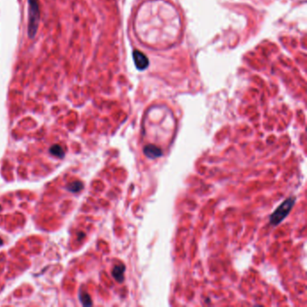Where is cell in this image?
<instances>
[{
	"label": "cell",
	"instance_id": "cell-4",
	"mask_svg": "<svg viewBox=\"0 0 307 307\" xmlns=\"http://www.w3.org/2000/svg\"><path fill=\"white\" fill-rule=\"evenodd\" d=\"M143 153L150 159H156L162 156V151L160 148L154 144H148L143 148Z\"/></svg>",
	"mask_w": 307,
	"mask_h": 307
},
{
	"label": "cell",
	"instance_id": "cell-7",
	"mask_svg": "<svg viewBox=\"0 0 307 307\" xmlns=\"http://www.w3.org/2000/svg\"><path fill=\"white\" fill-rule=\"evenodd\" d=\"M83 183L80 182V181H74L73 183L70 184L68 186V190L70 191V192H73V193H77L78 191H80L81 189H83Z\"/></svg>",
	"mask_w": 307,
	"mask_h": 307
},
{
	"label": "cell",
	"instance_id": "cell-5",
	"mask_svg": "<svg viewBox=\"0 0 307 307\" xmlns=\"http://www.w3.org/2000/svg\"><path fill=\"white\" fill-rule=\"evenodd\" d=\"M125 267L123 264L120 265H116L114 267L113 271H112V275L114 277V278L119 283L125 280Z\"/></svg>",
	"mask_w": 307,
	"mask_h": 307
},
{
	"label": "cell",
	"instance_id": "cell-9",
	"mask_svg": "<svg viewBox=\"0 0 307 307\" xmlns=\"http://www.w3.org/2000/svg\"><path fill=\"white\" fill-rule=\"evenodd\" d=\"M0 208H1V207H0Z\"/></svg>",
	"mask_w": 307,
	"mask_h": 307
},
{
	"label": "cell",
	"instance_id": "cell-3",
	"mask_svg": "<svg viewBox=\"0 0 307 307\" xmlns=\"http://www.w3.org/2000/svg\"><path fill=\"white\" fill-rule=\"evenodd\" d=\"M132 57H133L134 64L138 70H143L147 69V67L149 66V60L142 52L136 50L132 52Z\"/></svg>",
	"mask_w": 307,
	"mask_h": 307
},
{
	"label": "cell",
	"instance_id": "cell-2",
	"mask_svg": "<svg viewBox=\"0 0 307 307\" xmlns=\"http://www.w3.org/2000/svg\"><path fill=\"white\" fill-rule=\"evenodd\" d=\"M295 197H289L288 199L284 201L269 217L270 223L273 226L278 225L290 213V211L292 210L293 206L295 205Z\"/></svg>",
	"mask_w": 307,
	"mask_h": 307
},
{
	"label": "cell",
	"instance_id": "cell-6",
	"mask_svg": "<svg viewBox=\"0 0 307 307\" xmlns=\"http://www.w3.org/2000/svg\"><path fill=\"white\" fill-rule=\"evenodd\" d=\"M50 152L53 156H56V157H59V158H63L64 155H65L63 149L58 144H54V145L51 146V149H50Z\"/></svg>",
	"mask_w": 307,
	"mask_h": 307
},
{
	"label": "cell",
	"instance_id": "cell-8",
	"mask_svg": "<svg viewBox=\"0 0 307 307\" xmlns=\"http://www.w3.org/2000/svg\"><path fill=\"white\" fill-rule=\"evenodd\" d=\"M80 300H81L82 304L85 306H90V305H92L91 298H90L89 295H87V294H81L80 295Z\"/></svg>",
	"mask_w": 307,
	"mask_h": 307
},
{
	"label": "cell",
	"instance_id": "cell-1",
	"mask_svg": "<svg viewBox=\"0 0 307 307\" xmlns=\"http://www.w3.org/2000/svg\"><path fill=\"white\" fill-rule=\"evenodd\" d=\"M28 27L27 33L29 38H33L37 32L40 21V5L39 0H28Z\"/></svg>",
	"mask_w": 307,
	"mask_h": 307
}]
</instances>
